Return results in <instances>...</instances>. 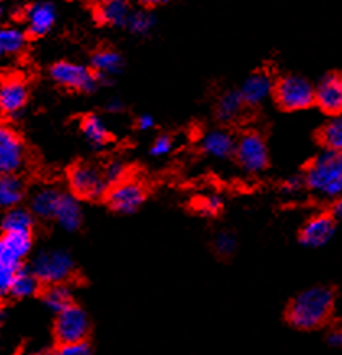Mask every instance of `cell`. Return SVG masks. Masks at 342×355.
<instances>
[{"label": "cell", "instance_id": "1", "mask_svg": "<svg viewBox=\"0 0 342 355\" xmlns=\"http://www.w3.org/2000/svg\"><path fill=\"white\" fill-rule=\"evenodd\" d=\"M336 292L332 287L316 286L295 295L285 308V321L298 331H315L330 324L334 311Z\"/></svg>", "mask_w": 342, "mask_h": 355}, {"label": "cell", "instance_id": "2", "mask_svg": "<svg viewBox=\"0 0 342 355\" xmlns=\"http://www.w3.org/2000/svg\"><path fill=\"white\" fill-rule=\"evenodd\" d=\"M303 181L308 189L321 194L326 199H337L342 196V155L323 152L313 158L305 168Z\"/></svg>", "mask_w": 342, "mask_h": 355}, {"label": "cell", "instance_id": "3", "mask_svg": "<svg viewBox=\"0 0 342 355\" xmlns=\"http://www.w3.org/2000/svg\"><path fill=\"white\" fill-rule=\"evenodd\" d=\"M273 98L284 111L308 110L315 105V87L308 78L289 73L275 80Z\"/></svg>", "mask_w": 342, "mask_h": 355}, {"label": "cell", "instance_id": "4", "mask_svg": "<svg viewBox=\"0 0 342 355\" xmlns=\"http://www.w3.org/2000/svg\"><path fill=\"white\" fill-rule=\"evenodd\" d=\"M75 264L72 256L64 250H48L40 253L33 261L31 272L37 280L48 286L65 284V280L72 277Z\"/></svg>", "mask_w": 342, "mask_h": 355}, {"label": "cell", "instance_id": "5", "mask_svg": "<svg viewBox=\"0 0 342 355\" xmlns=\"http://www.w3.org/2000/svg\"><path fill=\"white\" fill-rule=\"evenodd\" d=\"M235 160L243 171L250 175H259L269 165V152L266 140L256 130H248L237 139Z\"/></svg>", "mask_w": 342, "mask_h": 355}, {"label": "cell", "instance_id": "6", "mask_svg": "<svg viewBox=\"0 0 342 355\" xmlns=\"http://www.w3.org/2000/svg\"><path fill=\"white\" fill-rule=\"evenodd\" d=\"M69 184L77 198L88 200L103 198L110 189L103 170L90 163H80V165L74 166L69 173Z\"/></svg>", "mask_w": 342, "mask_h": 355}, {"label": "cell", "instance_id": "7", "mask_svg": "<svg viewBox=\"0 0 342 355\" xmlns=\"http://www.w3.org/2000/svg\"><path fill=\"white\" fill-rule=\"evenodd\" d=\"M54 331L60 345L83 343L90 333V320L83 308L70 305L58 315Z\"/></svg>", "mask_w": 342, "mask_h": 355}, {"label": "cell", "instance_id": "8", "mask_svg": "<svg viewBox=\"0 0 342 355\" xmlns=\"http://www.w3.org/2000/svg\"><path fill=\"white\" fill-rule=\"evenodd\" d=\"M51 77L59 85L77 92L90 93L95 92L96 87L100 85L92 69L80 64L69 62V60H60V62L54 64L51 67Z\"/></svg>", "mask_w": 342, "mask_h": 355}, {"label": "cell", "instance_id": "9", "mask_svg": "<svg viewBox=\"0 0 342 355\" xmlns=\"http://www.w3.org/2000/svg\"><path fill=\"white\" fill-rule=\"evenodd\" d=\"M145 198H147V191L144 184L137 180H128V178L121 183L111 186L106 193L108 205L114 212L124 214V216L137 212Z\"/></svg>", "mask_w": 342, "mask_h": 355}, {"label": "cell", "instance_id": "10", "mask_svg": "<svg viewBox=\"0 0 342 355\" xmlns=\"http://www.w3.org/2000/svg\"><path fill=\"white\" fill-rule=\"evenodd\" d=\"M337 220L332 217V214H316L308 218L305 225L298 233V240L307 248H320L331 241V238L336 233Z\"/></svg>", "mask_w": 342, "mask_h": 355}, {"label": "cell", "instance_id": "11", "mask_svg": "<svg viewBox=\"0 0 342 355\" xmlns=\"http://www.w3.org/2000/svg\"><path fill=\"white\" fill-rule=\"evenodd\" d=\"M274 87V77L269 72H266V70H257V72L251 73L250 77L245 78V82L241 83L238 93H240L246 108L248 106L256 108V106L264 105L269 98H273Z\"/></svg>", "mask_w": 342, "mask_h": 355}, {"label": "cell", "instance_id": "12", "mask_svg": "<svg viewBox=\"0 0 342 355\" xmlns=\"http://www.w3.org/2000/svg\"><path fill=\"white\" fill-rule=\"evenodd\" d=\"M315 105L330 116L342 114V76L326 73L315 87Z\"/></svg>", "mask_w": 342, "mask_h": 355}, {"label": "cell", "instance_id": "13", "mask_svg": "<svg viewBox=\"0 0 342 355\" xmlns=\"http://www.w3.org/2000/svg\"><path fill=\"white\" fill-rule=\"evenodd\" d=\"M31 250V233H3L0 236V266L20 269L22 261Z\"/></svg>", "mask_w": 342, "mask_h": 355}, {"label": "cell", "instance_id": "14", "mask_svg": "<svg viewBox=\"0 0 342 355\" xmlns=\"http://www.w3.org/2000/svg\"><path fill=\"white\" fill-rule=\"evenodd\" d=\"M25 160L22 140L6 125H0V175H13Z\"/></svg>", "mask_w": 342, "mask_h": 355}, {"label": "cell", "instance_id": "15", "mask_svg": "<svg viewBox=\"0 0 342 355\" xmlns=\"http://www.w3.org/2000/svg\"><path fill=\"white\" fill-rule=\"evenodd\" d=\"M237 139L228 129H212L200 139L199 147L204 155L214 160H228L235 155Z\"/></svg>", "mask_w": 342, "mask_h": 355}, {"label": "cell", "instance_id": "16", "mask_svg": "<svg viewBox=\"0 0 342 355\" xmlns=\"http://www.w3.org/2000/svg\"><path fill=\"white\" fill-rule=\"evenodd\" d=\"M55 18H58L55 7L48 2L33 3L25 10L28 33L33 36H44L46 33H49L53 30Z\"/></svg>", "mask_w": 342, "mask_h": 355}, {"label": "cell", "instance_id": "17", "mask_svg": "<svg viewBox=\"0 0 342 355\" xmlns=\"http://www.w3.org/2000/svg\"><path fill=\"white\" fill-rule=\"evenodd\" d=\"M28 100V87L18 78L0 83V111L6 114H17Z\"/></svg>", "mask_w": 342, "mask_h": 355}, {"label": "cell", "instance_id": "18", "mask_svg": "<svg viewBox=\"0 0 342 355\" xmlns=\"http://www.w3.org/2000/svg\"><path fill=\"white\" fill-rule=\"evenodd\" d=\"M124 69L123 55L112 49H101L93 54L92 70L95 72L98 83L108 82L112 76H118Z\"/></svg>", "mask_w": 342, "mask_h": 355}, {"label": "cell", "instance_id": "19", "mask_svg": "<svg viewBox=\"0 0 342 355\" xmlns=\"http://www.w3.org/2000/svg\"><path fill=\"white\" fill-rule=\"evenodd\" d=\"M130 6L123 0L101 2L95 7V18L98 23L106 26H126L130 15Z\"/></svg>", "mask_w": 342, "mask_h": 355}, {"label": "cell", "instance_id": "20", "mask_svg": "<svg viewBox=\"0 0 342 355\" xmlns=\"http://www.w3.org/2000/svg\"><path fill=\"white\" fill-rule=\"evenodd\" d=\"M54 218L58 220V223L64 230L67 232H75L78 230L82 225L83 220V214H82V207L78 204V200L75 196L70 194H62L60 196L59 205L55 209Z\"/></svg>", "mask_w": 342, "mask_h": 355}, {"label": "cell", "instance_id": "21", "mask_svg": "<svg viewBox=\"0 0 342 355\" xmlns=\"http://www.w3.org/2000/svg\"><path fill=\"white\" fill-rule=\"evenodd\" d=\"M245 108L246 106L238 90H228L222 93L215 103V118L222 124H233L241 118Z\"/></svg>", "mask_w": 342, "mask_h": 355}, {"label": "cell", "instance_id": "22", "mask_svg": "<svg viewBox=\"0 0 342 355\" xmlns=\"http://www.w3.org/2000/svg\"><path fill=\"white\" fill-rule=\"evenodd\" d=\"M26 35L17 26L0 28V59L13 58L25 49Z\"/></svg>", "mask_w": 342, "mask_h": 355}, {"label": "cell", "instance_id": "23", "mask_svg": "<svg viewBox=\"0 0 342 355\" xmlns=\"http://www.w3.org/2000/svg\"><path fill=\"white\" fill-rule=\"evenodd\" d=\"M60 196L58 189L43 188L31 198V214L41 218H54L55 209H58Z\"/></svg>", "mask_w": 342, "mask_h": 355}, {"label": "cell", "instance_id": "24", "mask_svg": "<svg viewBox=\"0 0 342 355\" xmlns=\"http://www.w3.org/2000/svg\"><path fill=\"white\" fill-rule=\"evenodd\" d=\"M25 196L23 183L13 175H0V209H15Z\"/></svg>", "mask_w": 342, "mask_h": 355}, {"label": "cell", "instance_id": "25", "mask_svg": "<svg viewBox=\"0 0 342 355\" xmlns=\"http://www.w3.org/2000/svg\"><path fill=\"white\" fill-rule=\"evenodd\" d=\"M82 134L93 148H103L110 140V130L105 121L96 114L85 116V119L82 121Z\"/></svg>", "mask_w": 342, "mask_h": 355}, {"label": "cell", "instance_id": "26", "mask_svg": "<svg viewBox=\"0 0 342 355\" xmlns=\"http://www.w3.org/2000/svg\"><path fill=\"white\" fill-rule=\"evenodd\" d=\"M320 142L326 152L342 155V114L332 116L320 130Z\"/></svg>", "mask_w": 342, "mask_h": 355}, {"label": "cell", "instance_id": "27", "mask_svg": "<svg viewBox=\"0 0 342 355\" xmlns=\"http://www.w3.org/2000/svg\"><path fill=\"white\" fill-rule=\"evenodd\" d=\"M3 233H31L33 214L26 209H10L2 218Z\"/></svg>", "mask_w": 342, "mask_h": 355}, {"label": "cell", "instance_id": "28", "mask_svg": "<svg viewBox=\"0 0 342 355\" xmlns=\"http://www.w3.org/2000/svg\"><path fill=\"white\" fill-rule=\"evenodd\" d=\"M43 300H44V305L48 306L51 311L58 313V315L60 311H64L65 308L74 305L72 292H70V288L65 286V284L49 286L48 291L44 292Z\"/></svg>", "mask_w": 342, "mask_h": 355}, {"label": "cell", "instance_id": "29", "mask_svg": "<svg viewBox=\"0 0 342 355\" xmlns=\"http://www.w3.org/2000/svg\"><path fill=\"white\" fill-rule=\"evenodd\" d=\"M40 280L35 274L31 272V269H17L15 277L12 282V291L10 293L17 298H26L35 295L40 288Z\"/></svg>", "mask_w": 342, "mask_h": 355}, {"label": "cell", "instance_id": "30", "mask_svg": "<svg viewBox=\"0 0 342 355\" xmlns=\"http://www.w3.org/2000/svg\"><path fill=\"white\" fill-rule=\"evenodd\" d=\"M238 246L237 235L233 232H219L212 240V250L220 259H228L235 254Z\"/></svg>", "mask_w": 342, "mask_h": 355}, {"label": "cell", "instance_id": "31", "mask_svg": "<svg viewBox=\"0 0 342 355\" xmlns=\"http://www.w3.org/2000/svg\"><path fill=\"white\" fill-rule=\"evenodd\" d=\"M153 25H155V18L150 13L147 8H140V10H132L129 15L128 26L134 35H147L152 31Z\"/></svg>", "mask_w": 342, "mask_h": 355}, {"label": "cell", "instance_id": "32", "mask_svg": "<svg viewBox=\"0 0 342 355\" xmlns=\"http://www.w3.org/2000/svg\"><path fill=\"white\" fill-rule=\"evenodd\" d=\"M198 210L205 217H215L223 210V199L217 194L204 196L198 200Z\"/></svg>", "mask_w": 342, "mask_h": 355}, {"label": "cell", "instance_id": "33", "mask_svg": "<svg viewBox=\"0 0 342 355\" xmlns=\"http://www.w3.org/2000/svg\"><path fill=\"white\" fill-rule=\"evenodd\" d=\"M103 175H105L106 183L110 186H114L126 180V166L123 162L112 160L103 168Z\"/></svg>", "mask_w": 342, "mask_h": 355}, {"label": "cell", "instance_id": "34", "mask_svg": "<svg viewBox=\"0 0 342 355\" xmlns=\"http://www.w3.org/2000/svg\"><path fill=\"white\" fill-rule=\"evenodd\" d=\"M173 147H175V140H173L171 135L162 134L153 140L150 153H152L153 157H165L173 150Z\"/></svg>", "mask_w": 342, "mask_h": 355}, {"label": "cell", "instance_id": "35", "mask_svg": "<svg viewBox=\"0 0 342 355\" xmlns=\"http://www.w3.org/2000/svg\"><path fill=\"white\" fill-rule=\"evenodd\" d=\"M55 355H92V347L87 340L75 344H62L54 352Z\"/></svg>", "mask_w": 342, "mask_h": 355}, {"label": "cell", "instance_id": "36", "mask_svg": "<svg viewBox=\"0 0 342 355\" xmlns=\"http://www.w3.org/2000/svg\"><path fill=\"white\" fill-rule=\"evenodd\" d=\"M326 343L334 349H342V321H336L327 326Z\"/></svg>", "mask_w": 342, "mask_h": 355}, {"label": "cell", "instance_id": "37", "mask_svg": "<svg viewBox=\"0 0 342 355\" xmlns=\"http://www.w3.org/2000/svg\"><path fill=\"white\" fill-rule=\"evenodd\" d=\"M13 277H15V269L2 268V266H0V298H3L10 293Z\"/></svg>", "mask_w": 342, "mask_h": 355}, {"label": "cell", "instance_id": "38", "mask_svg": "<svg viewBox=\"0 0 342 355\" xmlns=\"http://www.w3.org/2000/svg\"><path fill=\"white\" fill-rule=\"evenodd\" d=\"M305 188V181L303 176H290L282 183V191L287 194H297Z\"/></svg>", "mask_w": 342, "mask_h": 355}, {"label": "cell", "instance_id": "39", "mask_svg": "<svg viewBox=\"0 0 342 355\" xmlns=\"http://www.w3.org/2000/svg\"><path fill=\"white\" fill-rule=\"evenodd\" d=\"M153 125H155V119H153V116L140 114L137 118V128L140 130H150L153 129Z\"/></svg>", "mask_w": 342, "mask_h": 355}, {"label": "cell", "instance_id": "40", "mask_svg": "<svg viewBox=\"0 0 342 355\" xmlns=\"http://www.w3.org/2000/svg\"><path fill=\"white\" fill-rule=\"evenodd\" d=\"M121 110H123V103H121V101L118 100V98H112V100L108 101V105H106V111H108V113L116 114V113H119Z\"/></svg>", "mask_w": 342, "mask_h": 355}, {"label": "cell", "instance_id": "41", "mask_svg": "<svg viewBox=\"0 0 342 355\" xmlns=\"http://www.w3.org/2000/svg\"><path fill=\"white\" fill-rule=\"evenodd\" d=\"M332 217H334L336 220L342 222V196H341V198L336 199L334 207H332Z\"/></svg>", "mask_w": 342, "mask_h": 355}, {"label": "cell", "instance_id": "42", "mask_svg": "<svg viewBox=\"0 0 342 355\" xmlns=\"http://www.w3.org/2000/svg\"><path fill=\"white\" fill-rule=\"evenodd\" d=\"M41 355H55L54 352H46V354H41Z\"/></svg>", "mask_w": 342, "mask_h": 355}, {"label": "cell", "instance_id": "43", "mask_svg": "<svg viewBox=\"0 0 342 355\" xmlns=\"http://www.w3.org/2000/svg\"><path fill=\"white\" fill-rule=\"evenodd\" d=\"M0 17H2V6H0Z\"/></svg>", "mask_w": 342, "mask_h": 355}]
</instances>
